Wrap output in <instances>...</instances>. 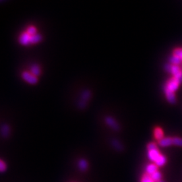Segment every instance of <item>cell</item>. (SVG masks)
Instances as JSON below:
<instances>
[{
  "label": "cell",
  "mask_w": 182,
  "mask_h": 182,
  "mask_svg": "<svg viewBox=\"0 0 182 182\" xmlns=\"http://www.w3.org/2000/svg\"><path fill=\"white\" fill-rule=\"evenodd\" d=\"M164 92H165V94L167 100L168 101V102H169V103H171V104L175 103L176 101L175 93L169 92V91H167V90H164Z\"/></svg>",
  "instance_id": "30bf717a"
},
{
  "label": "cell",
  "mask_w": 182,
  "mask_h": 182,
  "mask_svg": "<svg viewBox=\"0 0 182 182\" xmlns=\"http://www.w3.org/2000/svg\"><path fill=\"white\" fill-rule=\"evenodd\" d=\"M157 182H165L164 181H162V180H160V181H157Z\"/></svg>",
  "instance_id": "cb8c5ba5"
},
{
  "label": "cell",
  "mask_w": 182,
  "mask_h": 182,
  "mask_svg": "<svg viewBox=\"0 0 182 182\" xmlns=\"http://www.w3.org/2000/svg\"><path fill=\"white\" fill-rule=\"evenodd\" d=\"M147 149H148V150H153V149H157V146L155 143L150 142V143L149 144V145H148Z\"/></svg>",
  "instance_id": "603a6c76"
},
{
  "label": "cell",
  "mask_w": 182,
  "mask_h": 182,
  "mask_svg": "<svg viewBox=\"0 0 182 182\" xmlns=\"http://www.w3.org/2000/svg\"><path fill=\"white\" fill-rule=\"evenodd\" d=\"M140 182H154L153 179H152L150 176L148 175L147 173H145V175H143V176L141 178V181Z\"/></svg>",
  "instance_id": "ffe728a7"
},
{
  "label": "cell",
  "mask_w": 182,
  "mask_h": 182,
  "mask_svg": "<svg viewBox=\"0 0 182 182\" xmlns=\"http://www.w3.org/2000/svg\"><path fill=\"white\" fill-rule=\"evenodd\" d=\"M10 134V128L7 125H3L2 127V134L3 137H7Z\"/></svg>",
  "instance_id": "e0dca14e"
},
{
  "label": "cell",
  "mask_w": 182,
  "mask_h": 182,
  "mask_svg": "<svg viewBox=\"0 0 182 182\" xmlns=\"http://www.w3.org/2000/svg\"><path fill=\"white\" fill-rule=\"evenodd\" d=\"M181 82L180 80H178L176 78L172 77L165 83L164 86V90L169 91V92L175 93L176 91L179 88Z\"/></svg>",
  "instance_id": "3957f363"
},
{
  "label": "cell",
  "mask_w": 182,
  "mask_h": 182,
  "mask_svg": "<svg viewBox=\"0 0 182 182\" xmlns=\"http://www.w3.org/2000/svg\"><path fill=\"white\" fill-rule=\"evenodd\" d=\"M161 154L160 152H159L158 149H153V150H150L148 151V158L150 161L152 162H155L156 161L157 159L159 157Z\"/></svg>",
  "instance_id": "52a82bcc"
},
{
  "label": "cell",
  "mask_w": 182,
  "mask_h": 182,
  "mask_svg": "<svg viewBox=\"0 0 182 182\" xmlns=\"http://www.w3.org/2000/svg\"><path fill=\"white\" fill-rule=\"evenodd\" d=\"M78 167L82 171H86L87 168H88V162L84 159H81L78 162Z\"/></svg>",
  "instance_id": "9a60e30c"
},
{
  "label": "cell",
  "mask_w": 182,
  "mask_h": 182,
  "mask_svg": "<svg viewBox=\"0 0 182 182\" xmlns=\"http://www.w3.org/2000/svg\"><path fill=\"white\" fill-rule=\"evenodd\" d=\"M167 162V158L164 156V155L161 154L159 157L157 159L156 161L154 162V164H156L158 167H162Z\"/></svg>",
  "instance_id": "7c38bea8"
},
{
  "label": "cell",
  "mask_w": 182,
  "mask_h": 182,
  "mask_svg": "<svg viewBox=\"0 0 182 182\" xmlns=\"http://www.w3.org/2000/svg\"><path fill=\"white\" fill-rule=\"evenodd\" d=\"M105 123L107 124V126H109L111 129L115 131H118L119 130V124H117V121L115 119H113L111 117H105Z\"/></svg>",
  "instance_id": "5b68a950"
},
{
  "label": "cell",
  "mask_w": 182,
  "mask_h": 182,
  "mask_svg": "<svg viewBox=\"0 0 182 182\" xmlns=\"http://www.w3.org/2000/svg\"><path fill=\"white\" fill-rule=\"evenodd\" d=\"M173 145L177 146H182V138L178 137L173 138Z\"/></svg>",
  "instance_id": "44dd1931"
},
{
  "label": "cell",
  "mask_w": 182,
  "mask_h": 182,
  "mask_svg": "<svg viewBox=\"0 0 182 182\" xmlns=\"http://www.w3.org/2000/svg\"><path fill=\"white\" fill-rule=\"evenodd\" d=\"M165 69L168 72L171 74L173 77L176 78L182 82V71L179 66L172 65V64H166L165 66Z\"/></svg>",
  "instance_id": "7a4b0ae2"
},
{
  "label": "cell",
  "mask_w": 182,
  "mask_h": 182,
  "mask_svg": "<svg viewBox=\"0 0 182 182\" xmlns=\"http://www.w3.org/2000/svg\"><path fill=\"white\" fill-rule=\"evenodd\" d=\"M18 39L22 46H30L39 43L43 40V36L35 24H28L20 33Z\"/></svg>",
  "instance_id": "6da1fadb"
},
{
  "label": "cell",
  "mask_w": 182,
  "mask_h": 182,
  "mask_svg": "<svg viewBox=\"0 0 182 182\" xmlns=\"http://www.w3.org/2000/svg\"><path fill=\"white\" fill-rule=\"evenodd\" d=\"M21 77L23 79V80L30 84H36L39 81V77L36 76L35 75L30 72L28 69L24 70L22 72Z\"/></svg>",
  "instance_id": "277c9868"
},
{
  "label": "cell",
  "mask_w": 182,
  "mask_h": 182,
  "mask_svg": "<svg viewBox=\"0 0 182 182\" xmlns=\"http://www.w3.org/2000/svg\"><path fill=\"white\" fill-rule=\"evenodd\" d=\"M151 178L153 179V180L154 182H157L158 181L161 180V178H162V174L161 173V172H159L158 171H157V172L154 173L153 175L150 176Z\"/></svg>",
  "instance_id": "ac0fdd59"
},
{
  "label": "cell",
  "mask_w": 182,
  "mask_h": 182,
  "mask_svg": "<svg viewBox=\"0 0 182 182\" xmlns=\"http://www.w3.org/2000/svg\"><path fill=\"white\" fill-rule=\"evenodd\" d=\"M7 169V165L5 163V162H3L2 160L0 159V172L5 171Z\"/></svg>",
  "instance_id": "7402d4cb"
},
{
  "label": "cell",
  "mask_w": 182,
  "mask_h": 182,
  "mask_svg": "<svg viewBox=\"0 0 182 182\" xmlns=\"http://www.w3.org/2000/svg\"><path fill=\"white\" fill-rule=\"evenodd\" d=\"M154 138L157 140H161L164 138V133L163 131H162V129L161 128H156L154 130Z\"/></svg>",
  "instance_id": "8fae6325"
},
{
  "label": "cell",
  "mask_w": 182,
  "mask_h": 182,
  "mask_svg": "<svg viewBox=\"0 0 182 182\" xmlns=\"http://www.w3.org/2000/svg\"><path fill=\"white\" fill-rule=\"evenodd\" d=\"M173 145V138H163L158 141V145L161 147H167Z\"/></svg>",
  "instance_id": "9c48e42d"
},
{
  "label": "cell",
  "mask_w": 182,
  "mask_h": 182,
  "mask_svg": "<svg viewBox=\"0 0 182 182\" xmlns=\"http://www.w3.org/2000/svg\"><path fill=\"white\" fill-rule=\"evenodd\" d=\"M90 95H91V93L89 90H84L82 94L80 101L84 102V103H86V102L89 100Z\"/></svg>",
  "instance_id": "5bb4252c"
},
{
  "label": "cell",
  "mask_w": 182,
  "mask_h": 182,
  "mask_svg": "<svg viewBox=\"0 0 182 182\" xmlns=\"http://www.w3.org/2000/svg\"><path fill=\"white\" fill-rule=\"evenodd\" d=\"M28 70L30 72L32 73L34 75H35L37 77L40 76L41 72H42V70H41L40 65L38 63H32L31 64V65H30Z\"/></svg>",
  "instance_id": "8992f818"
},
{
  "label": "cell",
  "mask_w": 182,
  "mask_h": 182,
  "mask_svg": "<svg viewBox=\"0 0 182 182\" xmlns=\"http://www.w3.org/2000/svg\"><path fill=\"white\" fill-rule=\"evenodd\" d=\"M112 144V146L115 148V149H116L117 150L120 151L123 149V146L121 145V142L119 141V140H117L116 139H114L112 140L111 142Z\"/></svg>",
  "instance_id": "2e32d148"
},
{
  "label": "cell",
  "mask_w": 182,
  "mask_h": 182,
  "mask_svg": "<svg viewBox=\"0 0 182 182\" xmlns=\"http://www.w3.org/2000/svg\"><path fill=\"white\" fill-rule=\"evenodd\" d=\"M182 61L178 58V57L172 55L171 57H170L169 58V62L172 65H176V66H179L180 64L181 63Z\"/></svg>",
  "instance_id": "4fadbf2b"
},
{
  "label": "cell",
  "mask_w": 182,
  "mask_h": 182,
  "mask_svg": "<svg viewBox=\"0 0 182 182\" xmlns=\"http://www.w3.org/2000/svg\"><path fill=\"white\" fill-rule=\"evenodd\" d=\"M173 55L178 57L182 61V48H177L174 49Z\"/></svg>",
  "instance_id": "d6986e66"
},
{
  "label": "cell",
  "mask_w": 182,
  "mask_h": 182,
  "mask_svg": "<svg viewBox=\"0 0 182 182\" xmlns=\"http://www.w3.org/2000/svg\"><path fill=\"white\" fill-rule=\"evenodd\" d=\"M158 167L154 163H150L149 165H147L146 167V173H147L148 175L151 176L155 172H157L158 171Z\"/></svg>",
  "instance_id": "ba28073f"
}]
</instances>
